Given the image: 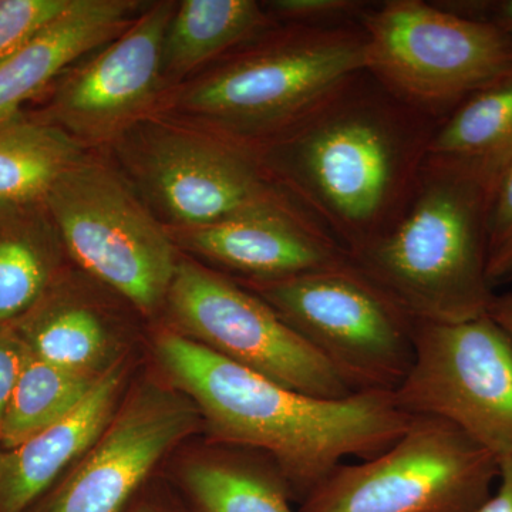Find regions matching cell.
Listing matches in <instances>:
<instances>
[{"mask_svg": "<svg viewBox=\"0 0 512 512\" xmlns=\"http://www.w3.org/2000/svg\"><path fill=\"white\" fill-rule=\"evenodd\" d=\"M439 123L362 70L288 126L242 146L349 255L403 217Z\"/></svg>", "mask_w": 512, "mask_h": 512, "instance_id": "cell-1", "label": "cell"}, {"mask_svg": "<svg viewBox=\"0 0 512 512\" xmlns=\"http://www.w3.org/2000/svg\"><path fill=\"white\" fill-rule=\"evenodd\" d=\"M154 350L171 384L197 407L212 440L271 457L298 503L345 458L370 460L392 447L414 419L400 409L394 393L308 396L171 328L157 333Z\"/></svg>", "mask_w": 512, "mask_h": 512, "instance_id": "cell-2", "label": "cell"}, {"mask_svg": "<svg viewBox=\"0 0 512 512\" xmlns=\"http://www.w3.org/2000/svg\"><path fill=\"white\" fill-rule=\"evenodd\" d=\"M491 194L470 175L423 165L403 217L349 262L412 319L487 315L495 296L487 274Z\"/></svg>", "mask_w": 512, "mask_h": 512, "instance_id": "cell-3", "label": "cell"}, {"mask_svg": "<svg viewBox=\"0 0 512 512\" xmlns=\"http://www.w3.org/2000/svg\"><path fill=\"white\" fill-rule=\"evenodd\" d=\"M366 47L362 23H276L181 87L171 111L190 126L235 143H254L366 70Z\"/></svg>", "mask_w": 512, "mask_h": 512, "instance_id": "cell-4", "label": "cell"}, {"mask_svg": "<svg viewBox=\"0 0 512 512\" xmlns=\"http://www.w3.org/2000/svg\"><path fill=\"white\" fill-rule=\"evenodd\" d=\"M113 144L121 174L167 229L205 227L264 211L319 224L272 181L247 147L210 131L150 114Z\"/></svg>", "mask_w": 512, "mask_h": 512, "instance_id": "cell-5", "label": "cell"}, {"mask_svg": "<svg viewBox=\"0 0 512 512\" xmlns=\"http://www.w3.org/2000/svg\"><path fill=\"white\" fill-rule=\"evenodd\" d=\"M66 255L141 315L165 308L180 258L168 229L113 165L86 154L47 194Z\"/></svg>", "mask_w": 512, "mask_h": 512, "instance_id": "cell-6", "label": "cell"}, {"mask_svg": "<svg viewBox=\"0 0 512 512\" xmlns=\"http://www.w3.org/2000/svg\"><path fill=\"white\" fill-rule=\"evenodd\" d=\"M360 23L367 36V72L437 121L512 70V42L503 30L439 2L373 3Z\"/></svg>", "mask_w": 512, "mask_h": 512, "instance_id": "cell-7", "label": "cell"}, {"mask_svg": "<svg viewBox=\"0 0 512 512\" xmlns=\"http://www.w3.org/2000/svg\"><path fill=\"white\" fill-rule=\"evenodd\" d=\"M312 346L353 392L399 389L414 359V320L350 262L276 279L239 281Z\"/></svg>", "mask_w": 512, "mask_h": 512, "instance_id": "cell-8", "label": "cell"}, {"mask_svg": "<svg viewBox=\"0 0 512 512\" xmlns=\"http://www.w3.org/2000/svg\"><path fill=\"white\" fill-rule=\"evenodd\" d=\"M498 468L497 458L454 424L414 417L383 453L339 464L299 512H478Z\"/></svg>", "mask_w": 512, "mask_h": 512, "instance_id": "cell-9", "label": "cell"}, {"mask_svg": "<svg viewBox=\"0 0 512 512\" xmlns=\"http://www.w3.org/2000/svg\"><path fill=\"white\" fill-rule=\"evenodd\" d=\"M414 320V359L394 392L413 417L454 424L498 463L512 458V338L490 315Z\"/></svg>", "mask_w": 512, "mask_h": 512, "instance_id": "cell-10", "label": "cell"}, {"mask_svg": "<svg viewBox=\"0 0 512 512\" xmlns=\"http://www.w3.org/2000/svg\"><path fill=\"white\" fill-rule=\"evenodd\" d=\"M165 308L175 332L288 389L323 399L355 393L271 306L224 272L180 259Z\"/></svg>", "mask_w": 512, "mask_h": 512, "instance_id": "cell-11", "label": "cell"}, {"mask_svg": "<svg viewBox=\"0 0 512 512\" xmlns=\"http://www.w3.org/2000/svg\"><path fill=\"white\" fill-rule=\"evenodd\" d=\"M202 424L173 384L144 382L106 430L28 512H127L158 464Z\"/></svg>", "mask_w": 512, "mask_h": 512, "instance_id": "cell-12", "label": "cell"}, {"mask_svg": "<svg viewBox=\"0 0 512 512\" xmlns=\"http://www.w3.org/2000/svg\"><path fill=\"white\" fill-rule=\"evenodd\" d=\"M177 6L173 0L148 3L120 36L66 70L47 120L87 148L113 144L150 116L167 87L164 42Z\"/></svg>", "mask_w": 512, "mask_h": 512, "instance_id": "cell-13", "label": "cell"}, {"mask_svg": "<svg viewBox=\"0 0 512 512\" xmlns=\"http://www.w3.org/2000/svg\"><path fill=\"white\" fill-rule=\"evenodd\" d=\"M174 244L241 281H276L335 268L345 251L316 222L281 211L255 212L190 229H168Z\"/></svg>", "mask_w": 512, "mask_h": 512, "instance_id": "cell-14", "label": "cell"}, {"mask_svg": "<svg viewBox=\"0 0 512 512\" xmlns=\"http://www.w3.org/2000/svg\"><path fill=\"white\" fill-rule=\"evenodd\" d=\"M66 269L22 318L13 322L30 355L70 372L101 377L119 365V319L99 293Z\"/></svg>", "mask_w": 512, "mask_h": 512, "instance_id": "cell-15", "label": "cell"}, {"mask_svg": "<svg viewBox=\"0 0 512 512\" xmlns=\"http://www.w3.org/2000/svg\"><path fill=\"white\" fill-rule=\"evenodd\" d=\"M127 359L70 416L10 450L0 448V512H28L106 430L124 399Z\"/></svg>", "mask_w": 512, "mask_h": 512, "instance_id": "cell-16", "label": "cell"}, {"mask_svg": "<svg viewBox=\"0 0 512 512\" xmlns=\"http://www.w3.org/2000/svg\"><path fill=\"white\" fill-rule=\"evenodd\" d=\"M136 0H73L42 32L0 63V123L20 116L77 60L120 36L146 6Z\"/></svg>", "mask_w": 512, "mask_h": 512, "instance_id": "cell-17", "label": "cell"}, {"mask_svg": "<svg viewBox=\"0 0 512 512\" xmlns=\"http://www.w3.org/2000/svg\"><path fill=\"white\" fill-rule=\"evenodd\" d=\"M188 512H293L281 468L261 451L215 443L178 471Z\"/></svg>", "mask_w": 512, "mask_h": 512, "instance_id": "cell-18", "label": "cell"}, {"mask_svg": "<svg viewBox=\"0 0 512 512\" xmlns=\"http://www.w3.org/2000/svg\"><path fill=\"white\" fill-rule=\"evenodd\" d=\"M512 160V70L468 96L437 124L427 167L470 175L491 188Z\"/></svg>", "mask_w": 512, "mask_h": 512, "instance_id": "cell-19", "label": "cell"}, {"mask_svg": "<svg viewBox=\"0 0 512 512\" xmlns=\"http://www.w3.org/2000/svg\"><path fill=\"white\" fill-rule=\"evenodd\" d=\"M64 256L45 202L0 207V325L36 305L62 275Z\"/></svg>", "mask_w": 512, "mask_h": 512, "instance_id": "cell-20", "label": "cell"}, {"mask_svg": "<svg viewBox=\"0 0 512 512\" xmlns=\"http://www.w3.org/2000/svg\"><path fill=\"white\" fill-rule=\"evenodd\" d=\"M276 25L255 0H184L178 2L163 53L165 83L202 72L231 50Z\"/></svg>", "mask_w": 512, "mask_h": 512, "instance_id": "cell-21", "label": "cell"}, {"mask_svg": "<svg viewBox=\"0 0 512 512\" xmlns=\"http://www.w3.org/2000/svg\"><path fill=\"white\" fill-rule=\"evenodd\" d=\"M86 147L49 120L20 114L0 123V207L45 202Z\"/></svg>", "mask_w": 512, "mask_h": 512, "instance_id": "cell-22", "label": "cell"}, {"mask_svg": "<svg viewBox=\"0 0 512 512\" xmlns=\"http://www.w3.org/2000/svg\"><path fill=\"white\" fill-rule=\"evenodd\" d=\"M101 377L70 372L29 353L6 407L0 448L18 447L66 419L92 393Z\"/></svg>", "mask_w": 512, "mask_h": 512, "instance_id": "cell-23", "label": "cell"}, {"mask_svg": "<svg viewBox=\"0 0 512 512\" xmlns=\"http://www.w3.org/2000/svg\"><path fill=\"white\" fill-rule=\"evenodd\" d=\"M73 0H0V63L62 16Z\"/></svg>", "mask_w": 512, "mask_h": 512, "instance_id": "cell-24", "label": "cell"}, {"mask_svg": "<svg viewBox=\"0 0 512 512\" xmlns=\"http://www.w3.org/2000/svg\"><path fill=\"white\" fill-rule=\"evenodd\" d=\"M281 25L338 26L362 22L373 2L363 0H271L262 2Z\"/></svg>", "mask_w": 512, "mask_h": 512, "instance_id": "cell-25", "label": "cell"}, {"mask_svg": "<svg viewBox=\"0 0 512 512\" xmlns=\"http://www.w3.org/2000/svg\"><path fill=\"white\" fill-rule=\"evenodd\" d=\"M29 350L13 323L0 325V427Z\"/></svg>", "mask_w": 512, "mask_h": 512, "instance_id": "cell-26", "label": "cell"}, {"mask_svg": "<svg viewBox=\"0 0 512 512\" xmlns=\"http://www.w3.org/2000/svg\"><path fill=\"white\" fill-rule=\"evenodd\" d=\"M512 241V160L495 184L488 210V258Z\"/></svg>", "mask_w": 512, "mask_h": 512, "instance_id": "cell-27", "label": "cell"}, {"mask_svg": "<svg viewBox=\"0 0 512 512\" xmlns=\"http://www.w3.org/2000/svg\"><path fill=\"white\" fill-rule=\"evenodd\" d=\"M441 6L467 18L493 23L512 42V0H461L440 2Z\"/></svg>", "mask_w": 512, "mask_h": 512, "instance_id": "cell-28", "label": "cell"}, {"mask_svg": "<svg viewBox=\"0 0 512 512\" xmlns=\"http://www.w3.org/2000/svg\"><path fill=\"white\" fill-rule=\"evenodd\" d=\"M497 480V491L488 497L478 512H512V458L501 461Z\"/></svg>", "mask_w": 512, "mask_h": 512, "instance_id": "cell-29", "label": "cell"}, {"mask_svg": "<svg viewBox=\"0 0 512 512\" xmlns=\"http://www.w3.org/2000/svg\"><path fill=\"white\" fill-rule=\"evenodd\" d=\"M127 512H188V510L183 500L177 501V498L161 493H150V491L147 493L146 487Z\"/></svg>", "mask_w": 512, "mask_h": 512, "instance_id": "cell-30", "label": "cell"}, {"mask_svg": "<svg viewBox=\"0 0 512 512\" xmlns=\"http://www.w3.org/2000/svg\"><path fill=\"white\" fill-rule=\"evenodd\" d=\"M487 274L493 288L512 281V241L488 258Z\"/></svg>", "mask_w": 512, "mask_h": 512, "instance_id": "cell-31", "label": "cell"}, {"mask_svg": "<svg viewBox=\"0 0 512 512\" xmlns=\"http://www.w3.org/2000/svg\"><path fill=\"white\" fill-rule=\"evenodd\" d=\"M488 315L512 338V293L495 295L488 308Z\"/></svg>", "mask_w": 512, "mask_h": 512, "instance_id": "cell-32", "label": "cell"}]
</instances>
